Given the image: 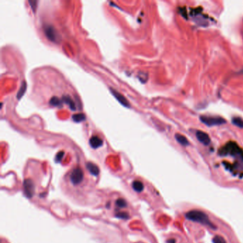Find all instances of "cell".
I'll return each instance as SVG.
<instances>
[{
  "mask_svg": "<svg viewBox=\"0 0 243 243\" xmlns=\"http://www.w3.org/2000/svg\"><path fill=\"white\" fill-rule=\"evenodd\" d=\"M232 123L236 126H238L240 128H243V120L242 118H239V117H235L232 119Z\"/></svg>",
  "mask_w": 243,
  "mask_h": 243,
  "instance_id": "cell-9",
  "label": "cell"
},
{
  "mask_svg": "<svg viewBox=\"0 0 243 243\" xmlns=\"http://www.w3.org/2000/svg\"><path fill=\"white\" fill-rule=\"evenodd\" d=\"M212 241H213V243H227L225 239L220 235L215 236L212 239Z\"/></svg>",
  "mask_w": 243,
  "mask_h": 243,
  "instance_id": "cell-11",
  "label": "cell"
},
{
  "mask_svg": "<svg viewBox=\"0 0 243 243\" xmlns=\"http://www.w3.org/2000/svg\"><path fill=\"white\" fill-rule=\"evenodd\" d=\"M200 121L204 124L207 125L208 126H212V125H219L224 124L226 123V121L223 118L220 116H200Z\"/></svg>",
  "mask_w": 243,
  "mask_h": 243,
  "instance_id": "cell-2",
  "label": "cell"
},
{
  "mask_svg": "<svg viewBox=\"0 0 243 243\" xmlns=\"http://www.w3.org/2000/svg\"><path fill=\"white\" fill-rule=\"evenodd\" d=\"M111 92H112V94H113V96H114L117 99H118V101L121 103V104H123V106H127V107L130 106H129V104H128V101L124 98V97L122 96V95L120 94H118V93L116 91L112 90V89H111Z\"/></svg>",
  "mask_w": 243,
  "mask_h": 243,
  "instance_id": "cell-5",
  "label": "cell"
},
{
  "mask_svg": "<svg viewBox=\"0 0 243 243\" xmlns=\"http://www.w3.org/2000/svg\"><path fill=\"white\" fill-rule=\"evenodd\" d=\"M185 216L188 220H190V221L198 222V223L202 224L212 229L216 228V227L214 225L213 223L210 221L209 217L205 212L200 211V210H190V211L186 212Z\"/></svg>",
  "mask_w": 243,
  "mask_h": 243,
  "instance_id": "cell-1",
  "label": "cell"
},
{
  "mask_svg": "<svg viewBox=\"0 0 243 243\" xmlns=\"http://www.w3.org/2000/svg\"><path fill=\"white\" fill-rule=\"evenodd\" d=\"M89 142H90L91 146L94 148H97L101 146L103 144L102 140L97 136H93L92 138H91Z\"/></svg>",
  "mask_w": 243,
  "mask_h": 243,
  "instance_id": "cell-6",
  "label": "cell"
},
{
  "mask_svg": "<svg viewBox=\"0 0 243 243\" xmlns=\"http://www.w3.org/2000/svg\"><path fill=\"white\" fill-rule=\"evenodd\" d=\"M72 118L75 122H81V121H84L86 117L82 113H78V114H74Z\"/></svg>",
  "mask_w": 243,
  "mask_h": 243,
  "instance_id": "cell-8",
  "label": "cell"
},
{
  "mask_svg": "<svg viewBox=\"0 0 243 243\" xmlns=\"http://www.w3.org/2000/svg\"><path fill=\"white\" fill-rule=\"evenodd\" d=\"M196 137L198 141H200V143H202V144L208 145L210 144V138L207 133L203 132V131H198L196 133Z\"/></svg>",
  "mask_w": 243,
  "mask_h": 243,
  "instance_id": "cell-4",
  "label": "cell"
},
{
  "mask_svg": "<svg viewBox=\"0 0 243 243\" xmlns=\"http://www.w3.org/2000/svg\"><path fill=\"white\" fill-rule=\"evenodd\" d=\"M175 138L180 144L183 145L184 146H186V145H189V141H188V139L183 135L178 134H178L175 135Z\"/></svg>",
  "mask_w": 243,
  "mask_h": 243,
  "instance_id": "cell-7",
  "label": "cell"
},
{
  "mask_svg": "<svg viewBox=\"0 0 243 243\" xmlns=\"http://www.w3.org/2000/svg\"><path fill=\"white\" fill-rule=\"evenodd\" d=\"M168 243H175V240L174 239H170L168 240Z\"/></svg>",
  "mask_w": 243,
  "mask_h": 243,
  "instance_id": "cell-12",
  "label": "cell"
},
{
  "mask_svg": "<svg viewBox=\"0 0 243 243\" xmlns=\"http://www.w3.org/2000/svg\"><path fill=\"white\" fill-rule=\"evenodd\" d=\"M222 155H242V151L238 145L235 143H229L227 144L220 152Z\"/></svg>",
  "mask_w": 243,
  "mask_h": 243,
  "instance_id": "cell-3",
  "label": "cell"
},
{
  "mask_svg": "<svg viewBox=\"0 0 243 243\" xmlns=\"http://www.w3.org/2000/svg\"><path fill=\"white\" fill-rule=\"evenodd\" d=\"M46 34H47L48 37L50 39L54 40L56 39V34H54V29L52 28H47L46 29Z\"/></svg>",
  "mask_w": 243,
  "mask_h": 243,
  "instance_id": "cell-10",
  "label": "cell"
}]
</instances>
